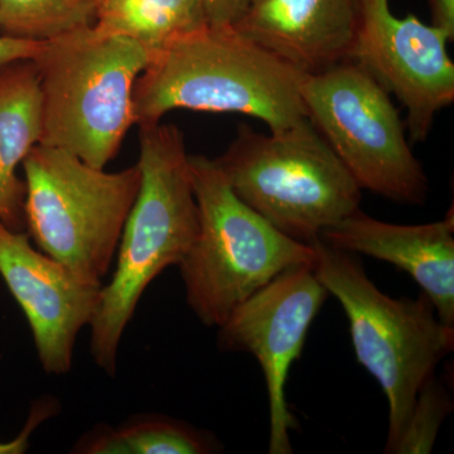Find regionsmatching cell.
<instances>
[{"label": "cell", "mask_w": 454, "mask_h": 454, "mask_svg": "<svg viewBox=\"0 0 454 454\" xmlns=\"http://www.w3.org/2000/svg\"><path fill=\"white\" fill-rule=\"evenodd\" d=\"M452 408V400L443 385L434 376L430 378L418 393L404 432L391 454L432 452L439 429Z\"/></svg>", "instance_id": "ac0fdd59"}, {"label": "cell", "mask_w": 454, "mask_h": 454, "mask_svg": "<svg viewBox=\"0 0 454 454\" xmlns=\"http://www.w3.org/2000/svg\"><path fill=\"white\" fill-rule=\"evenodd\" d=\"M207 25L202 0H106L94 20L98 31L129 38L149 56Z\"/></svg>", "instance_id": "9a60e30c"}, {"label": "cell", "mask_w": 454, "mask_h": 454, "mask_svg": "<svg viewBox=\"0 0 454 454\" xmlns=\"http://www.w3.org/2000/svg\"><path fill=\"white\" fill-rule=\"evenodd\" d=\"M453 231V215L423 225H396L373 219L358 208L325 230L319 240L406 271L432 301L442 324L454 330Z\"/></svg>", "instance_id": "7c38bea8"}, {"label": "cell", "mask_w": 454, "mask_h": 454, "mask_svg": "<svg viewBox=\"0 0 454 454\" xmlns=\"http://www.w3.org/2000/svg\"><path fill=\"white\" fill-rule=\"evenodd\" d=\"M57 406L55 400L41 399L33 404L28 420H27L25 428L20 433L13 441L0 443V454H22L25 453L29 446V438L40 424L44 420L50 419L56 414Z\"/></svg>", "instance_id": "d6986e66"}, {"label": "cell", "mask_w": 454, "mask_h": 454, "mask_svg": "<svg viewBox=\"0 0 454 454\" xmlns=\"http://www.w3.org/2000/svg\"><path fill=\"white\" fill-rule=\"evenodd\" d=\"M89 2H92L95 3V4H98V3L106 2V0H89Z\"/></svg>", "instance_id": "603a6c76"}, {"label": "cell", "mask_w": 454, "mask_h": 454, "mask_svg": "<svg viewBox=\"0 0 454 454\" xmlns=\"http://www.w3.org/2000/svg\"><path fill=\"white\" fill-rule=\"evenodd\" d=\"M207 433L166 418L134 420L119 428L98 429L74 447L85 454H205L216 452Z\"/></svg>", "instance_id": "2e32d148"}, {"label": "cell", "mask_w": 454, "mask_h": 454, "mask_svg": "<svg viewBox=\"0 0 454 454\" xmlns=\"http://www.w3.org/2000/svg\"><path fill=\"white\" fill-rule=\"evenodd\" d=\"M148 51L94 23L43 41L35 59L41 94L38 145L55 146L106 169L136 124L133 90Z\"/></svg>", "instance_id": "3957f363"}, {"label": "cell", "mask_w": 454, "mask_h": 454, "mask_svg": "<svg viewBox=\"0 0 454 454\" xmlns=\"http://www.w3.org/2000/svg\"><path fill=\"white\" fill-rule=\"evenodd\" d=\"M236 31L300 73L348 61L354 42V0H254Z\"/></svg>", "instance_id": "4fadbf2b"}, {"label": "cell", "mask_w": 454, "mask_h": 454, "mask_svg": "<svg viewBox=\"0 0 454 454\" xmlns=\"http://www.w3.org/2000/svg\"><path fill=\"white\" fill-rule=\"evenodd\" d=\"M22 166L27 234L82 279L103 284L139 192L138 164L106 172L64 149L37 145Z\"/></svg>", "instance_id": "52a82bcc"}, {"label": "cell", "mask_w": 454, "mask_h": 454, "mask_svg": "<svg viewBox=\"0 0 454 454\" xmlns=\"http://www.w3.org/2000/svg\"><path fill=\"white\" fill-rule=\"evenodd\" d=\"M349 61L357 62L400 101L413 142L428 138L435 116L454 101L453 35L419 18L396 17L389 0H354Z\"/></svg>", "instance_id": "9c48e42d"}, {"label": "cell", "mask_w": 454, "mask_h": 454, "mask_svg": "<svg viewBox=\"0 0 454 454\" xmlns=\"http://www.w3.org/2000/svg\"><path fill=\"white\" fill-rule=\"evenodd\" d=\"M313 271L348 316L357 363L380 384L389 403L385 453H393L418 393L433 378L442 358L452 351L454 330L442 324L424 293L391 298L367 278L354 254L313 243Z\"/></svg>", "instance_id": "277c9868"}, {"label": "cell", "mask_w": 454, "mask_h": 454, "mask_svg": "<svg viewBox=\"0 0 454 454\" xmlns=\"http://www.w3.org/2000/svg\"><path fill=\"white\" fill-rule=\"evenodd\" d=\"M97 4L89 0H0V32L47 41L94 23Z\"/></svg>", "instance_id": "e0dca14e"}, {"label": "cell", "mask_w": 454, "mask_h": 454, "mask_svg": "<svg viewBox=\"0 0 454 454\" xmlns=\"http://www.w3.org/2000/svg\"><path fill=\"white\" fill-rule=\"evenodd\" d=\"M432 25L446 29L454 37V0H429Z\"/></svg>", "instance_id": "7402d4cb"}, {"label": "cell", "mask_w": 454, "mask_h": 454, "mask_svg": "<svg viewBox=\"0 0 454 454\" xmlns=\"http://www.w3.org/2000/svg\"><path fill=\"white\" fill-rule=\"evenodd\" d=\"M215 162L241 201L301 243L360 208L361 188L309 119L269 134L240 125Z\"/></svg>", "instance_id": "8992f818"}, {"label": "cell", "mask_w": 454, "mask_h": 454, "mask_svg": "<svg viewBox=\"0 0 454 454\" xmlns=\"http://www.w3.org/2000/svg\"><path fill=\"white\" fill-rule=\"evenodd\" d=\"M41 94L32 59L0 66V223L23 231L26 182L18 167L40 143Z\"/></svg>", "instance_id": "5bb4252c"}, {"label": "cell", "mask_w": 454, "mask_h": 454, "mask_svg": "<svg viewBox=\"0 0 454 454\" xmlns=\"http://www.w3.org/2000/svg\"><path fill=\"white\" fill-rule=\"evenodd\" d=\"M0 276L25 312L44 372H70L77 336L91 324L103 284L82 279L33 247L27 232L14 231L3 223Z\"/></svg>", "instance_id": "8fae6325"}, {"label": "cell", "mask_w": 454, "mask_h": 454, "mask_svg": "<svg viewBox=\"0 0 454 454\" xmlns=\"http://www.w3.org/2000/svg\"><path fill=\"white\" fill-rule=\"evenodd\" d=\"M304 74L247 40L234 27L205 26L154 53L133 90L137 125L175 109L244 114L270 131L306 121Z\"/></svg>", "instance_id": "6da1fadb"}, {"label": "cell", "mask_w": 454, "mask_h": 454, "mask_svg": "<svg viewBox=\"0 0 454 454\" xmlns=\"http://www.w3.org/2000/svg\"><path fill=\"white\" fill-rule=\"evenodd\" d=\"M142 181L116 250L115 273L100 292L90 324V351L115 376L119 345L143 293L178 265L199 231V208L184 133L172 124L139 125Z\"/></svg>", "instance_id": "7a4b0ae2"}, {"label": "cell", "mask_w": 454, "mask_h": 454, "mask_svg": "<svg viewBox=\"0 0 454 454\" xmlns=\"http://www.w3.org/2000/svg\"><path fill=\"white\" fill-rule=\"evenodd\" d=\"M190 169L199 231L178 267L188 306L203 325L219 328L284 270L313 265L316 252L241 201L215 160L190 155Z\"/></svg>", "instance_id": "5b68a950"}, {"label": "cell", "mask_w": 454, "mask_h": 454, "mask_svg": "<svg viewBox=\"0 0 454 454\" xmlns=\"http://www.w3.org/2000/svg\"><path fill=\"white\" fill-rule=\"evenodd\" d=\"M43 41L26 40L0 35V66L23 59H35L42 49Z\"/></svg>", "instance_id": "44dd1931"}, {"label": "cell", "mask_w": 454, "mask_h": 454, "mask_svg": "<svg viewBox=\"0 0 454 454\" xmlns=\"http://www.w3.org/2000/svg\"><path fill=\"white\" fill-rule=\"evenodd\" d=\"M307 119L361 190L423 205L429 184L389 92L355 61L301 76Z\"/></svg>", "instance_id": "ba28073f"}, {"label": "cell", "mask_w": 454, "mask_h": 454, "mask_svg": "<svg viewBox=\"0 0 454 454\" xmlns=\"http://www.w3.org/2000/svg\"><path fill=\"white\" fill-rule=\"evenodd\" d=\"M254 0H202L206 20L212 27H232Z\"/></svg>", "instance_id": "ffe728a7"}, {"label": "cell", "mask_w": 454, "mask_h": 454, "mask_svg": "<svg viewBox=\"0 0 454 454\" xmlns=\"http://www.w3.org/2000/svg\"><path fill=\"white\" fill-rule=\"evenodd\" d=\"M327 294L312 265H295L236 307L219 327L220 348L252 354L264 372L270 454L293 453L291 432L298 422L286 403V384Z\"/></svg>", "instance_id": "30bf717a"}]
</instances>
